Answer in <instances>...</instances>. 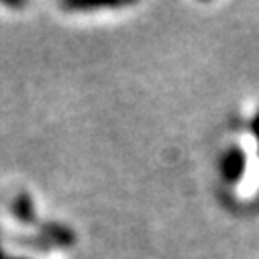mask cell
Listing matches in <instances>:
<instances>
[{
	"instance_id": "7a4b0ae2",
	"label": "cell",
	"mask_w": 259,
	"mask_h": 259,
	"mask_svg": "<svg viewBox=\"0 0 259 259\" xmlns=\"http://www.w3.org/2000/svg\"><path fill=\"white\" fill-rule=\"evenodd\" d=\"M70 11H100V9H122L128 3H66L63 5Z\"/></svg>"
},
{
	"instance_id": "3957f363",
	"label": "cell",
	"mask_w": 259,
	"mask_h": 259,
	"mask_svg": "<svg viewBox=\"0 0 259 259\" xmlns=\"http://www.w3.org/2000/svg\"><path fill=\"white\" fill-rule=\"evenodd\" d=\"M15 214L23 221V223H31L35 219V208H33V202L29 196H19V200L15 202Z\"/></svg>"
},
{
	"instance_id": "277c9868",
	"label": "cell",
	"mask_w": 259,
	"mask_h": 259,
	"mask_svg": "<svg viewBox=\"0 0 259 259\" xmlns=\"http://www.w3.org/2000/svg\"><path fill=\"white\" fill-rule=\"evenodd\" d=\"M253 135H255V139H257V147H259V112H257L255 118H253Z\"/></svg>"
},
{
	"instance_id": "6da1fadb",
	"label": "cell",
	"mask_w": 259,
	"mask_h": 259,
	"mask_svg": "<svg viewBox=\"0 0 259 259\" xmlns=\"http://www.w3.org/2000/svg\"><path fill=\"white\" fill-rule=\"evenodd\" d=\"M245 167H247V157L241 147H231L221 159V174L229 184H237L243 178Z\"/></svg>"
},
{
	"instance_id": "5b68a950",
	"label": "cell",
	"mask_w": 259,
	"mask_h": 259,
	"mask_svg": "<svg viewBox=\"0 0 259 259\" xmlns=\"http://www.w3.org/2000/svg\"><path fill=\"white\" fill-rule=\"evenodd\" d=\"M0 259H3V253H0Z\"/></svg>"
}]
</instances>
